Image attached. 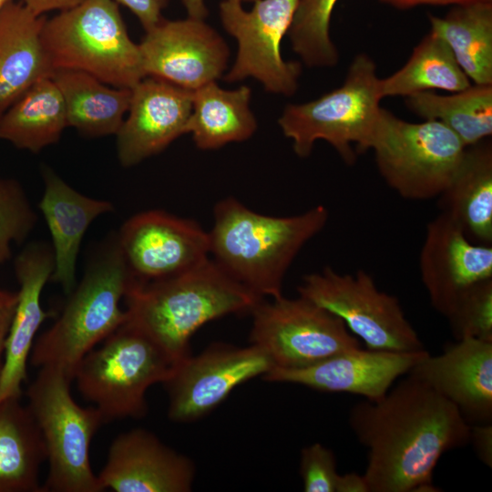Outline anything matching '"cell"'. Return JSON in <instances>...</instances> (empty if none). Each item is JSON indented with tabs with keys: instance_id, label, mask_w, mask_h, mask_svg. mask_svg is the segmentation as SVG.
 I'll return each mask as SVG.
<instances>
[{
	"instance_id": "9",
	"label": "cell",
	"mask_w": 492,
	"mask_h": 492,
	"mask_svg": "<svg viewBox=\"0 0 492 492\" xmlns=\"http://www.w3.org/2000/svg\"><path fill=\"white\" fill-rule=\"evenodd\" d=\"M465 149L443 123L407 122L383 108L371 145L381 177L410 200L439 197L455 176Z\"/></svg>"
},
{
	"instance_id": "20",
	"label": "cell",
	"mask_w": 492,
	"mask_h": 492,
	"mask_svg": "<svg viewBox=\"0 0 492 492\" xmlns=\"http://www.w3.org/2000/svg\"><path fill=\"white\" fill-rule=\"evenodd\" d=\"M406 374L449 401L469 425L492 423V342L456 340L441 354L427 353Z\"/></svg>"
},
{
	"instance_id": "6",
	"label": "cell",
	"mask_w": 492,
	"mask_h": 492,
	"mask_svg": "<svg viewBox=\"0 0 492 492\" xmlns=\"http://www.w3.org/2000/svg\"><path fill=\"white\" fill-rule=\"evenodd\" d=\"M382 98L374 60L358 54L341 87L310 102L287 105L278 123L300 158H307L323 139L353 165L356 152L371 149Z\"/></svg>"
},
{
	"instance_id": "10",
	"label": "cell",
	"mask_w": 492,
	"mask_h": 492,
	"mask_svg": "<svg viewBox=\"0 0 492 492\" xmlns=\"http://www.w3.org/2000/svg\"><path fill=\"white\" fill-rule=\"evenodd\" d=\"M299 296L339 317L367 349L415 352L425 349L396 297L380 291L364 270L343 274L331 267L304 275Z\"/></svg>"
},
{
	"instance_id": "21",
	"label": "cell",
	"mask_w": 492,
	"mask_h": 492,
	"mask_svg": "<svg viewBox=\"0 0 492 492\" xmlns=\"http://www.w3.org/2000/svg\"><path fill=\"white\" fill-rule=\"evenodd\" d=\"M14 267L19 284L18 302L0 370V403L21 396L36 334L53 314L41 305V293L54 271L52 246L43 241L26 245L15 257Z\"/></svg>"
},
{
	"instance_id": "13",
	"label": "cell",
	"mask_w": 492,
	"mask_h": 492,
	"mask_svg": "<svg viewBox=\"0 0 492 492\" xmlns=\"http://www.w3.org/2000/svg\"><path fill=\"white\" fill-rule=\"evenodd\" d=\"M272 368L267 355L253 344L237 347L215 343L196 356L177 362L162 383L169 395L170 420H198L222 403L231 391Z\"/></svg>"
},
{
	"instance_id": "19",
	"label": "cell",
	"mask_w": 492,
	"mask_h": 492,
	"mask_svg": "<svg viewBox=\"0 0 492 492\" xmlns=\"http://www.w3.org/2000/svg\"><path fill=\"white\" fill-rule=\"evenodd\" d=\"M195 465L162 443L154 434L134 428L112 442L97 476L103 490L115 492H189Z\"/></svg>"
},
{
	"instance_id": "33",
	"label": "cell",
	"mask_w": 492,
	"mask_h": 492,
	"mask_svg": "<svg viewBox=\"0 0 492 492\" xmlns=\"http://www.w3.org/2000/svg\"><path fill=\"white\" fill-rule=\"evenodd\" d=\"M37 220L21 183L0 177V265L10 260L13 244H22L28 238Z\"/></svg>"
},
{
	"instance_id": "28",
	"label": "cell",
	"mask_w": 492,
	"mask_h": 492,
	"mask_svg": "<svg viewBox=\"0 0 492 492\" xmlns=\"http://www.w3.org/2000/svg\"><path fill=\"white\" fill-rule=\"evenodd\" d=\"M67 128L62 95L51 78L38 79L0 119V139L32 153L57 143Z\"/></svg>"
},
{
	"instance_id": "22",
	"label": "cell",
	"mask_w": 492,
	"mask_h": 492,
	"mask_svg": "<svg viewBox=\"0 0 492 492\" xmlns=\"http://www.w3.org/2000/svg\"><path fill=\"white\" fill-rule=\"evenodd\" d=\"M44 192L38 203L49 230L54 254L51 281L69 294L76 286V268L81 242L91 223L113 212L114 204L76 190L46 165L42 166Z\"/></svg>"
},
{
	"instance_id": "15",
	"label": "cell",
	"mask_w": 492,
	"mask_h": 492,
	"mask_svg": "<svg viewBox=\"0 0 492 492\" xmlns=\"http://www.w3.org/2000/svg\"><path fill=\"white\" fill-rule=\"evenodd\" d=\"M138 46L146 77L190 91L216 81L228 64L227 44L200 19H162Z\"/></svg>"
},
{
	"instance_id": "43",
	"label": "cell",
	"mask_w": 492,
	"mask_h": 492,
	"mask_svg": "<svg viewBox=\"0 0 492 492\" xmlns=\"http://www.w3.org/2000/svg\"><path fill=\"white\" fill-rule=\"evenodd\" d=\"M11 1L13 0H0V12Z\"/></svg>"
},
{
	"instance_id": "8",
	"label": "cell",
	"mask_w": 492,
	"mask_h": 492,
	"mask_svg": "<svg viewBox=\"0 0 492 492\" xmlns=\"http://www.w3.org/2000/svg\"><path fill=\"white\" fill-rule=\"evenodd\" d=\"M26 392L30 410L44 440L49 470L43 492H101L89 462L92 438L102 424L96 406L82 407L70 392V378L62 369L46 365Z\"/></svg>"
},
{
	"instance_id": "4",
	"label": "cell",
	"mask_w": 492,
	"mask_h": 492,
	"mask_svg": "<svg viewBox=\"0 0 492 492\" xmlns=\"http://www.w3.org/2000/svg\"><path fill=\"white\" fill-rule=\"evenodd\" d=\"M132 279L115 232L92 254L60 316L35 340L30 364L58 367L74 380L82 358L126 322L120 301Z\"/></svg>"
},
{
	"instance_id": "3",
	"label": "cell",
	"mask_w": 492,
	"mask_h": 492,
	"mask_svg": "<svg viewBox=\"0 0 492 492\" xmlns=\"http://www.w3.org/2000/svg\"><path fill=\"white\" fill-rule=\"evenodd\" d=\"M209 231L210 255L233 280L261 298L282 296L286 272L329 219L317 205L301 214L258 213L229 197L216 203Z\"/></svg>"
},
{
	"instance_id": "17",
	"label": "cell",
	"mask_w": 492,
	"mask_h": 492,
	"mask_svg": "<svg viewBox=\"0 0 492 492\" xmlns=\"http://www.w3.org/2000/svg\"><path fill=\"white\" fill-rule=\"evenodd\" d=\"M428 352H392L361 347L345 351L301 369L272 368L268 382L301 384L317 391L346 393L376 401Z\"/></svg>"
},
{
	"instance_id": "36",
	"label": "cell",
	"mask_w": 492,
	"mask_h": 492,
	"mask_svg": "<svg viewBox=\"0 0 492 492\" xmlns=\"http://www.w3.org/2000/svg\"><path fill=\"white\" fill-rule=\"evenodd\" d=\"M128 7L139 20L145 31L158 25L163 18L161 12L169 0H113Z\"/></svg>"
},
{
	"instance_id": "12",
	"label": "cell",
	"mask_w": 492,
	"mask_h": 492,
	"mask_svg": "<svg viewBox=\"0 0 492 492\" xmlns=\"http://www.w3.org/2000/svg\"><path fill=\"white\" fill-rule=\"evenodd\" d=\"M299 1L257 0L250 11L239 2L220 3L222 26L238 42L235 62L225 76L227 81L251 77L269 92L290 96L296 91L302 67L299 62L283 60L281 43Z\"/></svg>"
},
{
	"instance_id": "26",
	"label": "cell",
	"mask_w": 492,
	"mask_h": 492,
	"mask_svg": "<svg viewBox=\"0 0 492 492\" xmlns=\"http://www.w3.org/2000/svg\"><path fill=\"white\" fill-rule=\"evenodd\" d=\"M46 460L41 432L20 397L0 403V492H43L38 475Z\"/></svg>"
},
{
	"instance_id": "41",
	"label": "cell",
	"mask_w": 492,
	"mask_h": 492,
	"mask_svg": "<svg viewBox=\"0 0 492 492\" xmlns=\"http://www.w3.org/2000/svg\"><path fill=\"white\" fill-rule=\"evenodd\" d=\"M382 2L397 8H410L421 5H462L477 1H492V0H381Z\"/></svg>"
},
{
	"instance_id": "44",
	"label": "cell",
	"mask_w": 492,
	"mask_h": 492,
	"mask_svg": "<svg viewBox=\"0 0 492 492\" xmlns=\"http://www.w3.org/2000/svg\"><path fill=\"white\" fill-rule=\"evenodd\" d=\"M228 1H233V2H239V3H241L242 1L255 2V1H257V0H228Z\"/></svg>"
},
{
	"instance_id": "40",
	"label": "cell",
	"mask_w": 492,
	"mask_h": 492,
	"mask_svg": "<svg viewBox=\"0 0 492 492\" xmlns=\"http://www.w3.org/2000/svg\"><path fill=\"white\" fill-rule=\"evenodd\" d=\"M335 492H369L364 475L354 472L339 475Z\"/></svg>"
},
{
	"instance_id": "25",
	"label": "cell",
	"mask_w": 492,
	"mask_h": 492,
	"mask_svg": "<svg viewBox=\"0 0 492 492\" xmlns=\"http://www.w3.org/2000/svg\"><path fill=\"white\" fill-rule=\"evenodd\" d=\"M50 77L64 99L67 127L90 138L117 135L129 108L131 88L110 87L77 70H53Z\"/></svg>"
},
{
	"instance_id": "1",
	"label": "cell",
	"mask_w": 492,
	"mask_h": 492,
	"mask_svg": "<svg viewBox=\"0 0 492 492\" xmlns=\"http://www.w3.org/2000/svg\"><path fill=\"white\" fill-rule=\"evenodd\" d=\"M376 401L355 404L348 424L367 450L369 492H433L434 469L447 451L469 443L470 425L457 408L406 374Z\"/></svg>"
},
{
	"instance_id": "7",
	"label": "cell",
	"mask_w": 492,
	"mask_h": 492,
	"mask_svg": "<svg viewBox=\"0 0 492 492\" xmlns=\"http://www.w3.org/2000/svg\"><path fill=\"white\" fill-rule=\"evenodd\" d=\"M176 364L151 338L126 320L82 358L74 380L82 396L100 411L105 423L141 418L148 411V389L164 383Z\"/></svg>"
},
{
	"instance_id": "34",
	"label": "cell",
	"mask_w": 492,
	"mask_h": 492,
	"mask_svg": "<svg viewBox=\"0 0 492 492\" xmlns=\"http://www.w3.org/2000/svg\"><path fill=\"white\" fill-rule=\"evenodd\" d=\"M446 319L456 340L477 338L492 342V279L469 290Z\"/></svg>"
},
{
	"instance_id": "14",
	"label": "cell",
	"mask_w": 492,
	"mask_h": 492,
	"mask_svg": "<svg viewBox=\"0 0 492 492\" xmlns=\"http://www.w3.org/2000/svg\"><path fill=\"white\" fill-rule=\"evenodd\" d=\"M116 237L128 270L140 282L171 277L210 258L209 231L162 210L131 216Z\"/></svg>"
},
{
	"instance_id": "37",
	"label": "cell",
	"mask_w": 492,
	"mask_h": 492,
	"mask_svg": "<svg viewBox=\"0 0 492 492\" xmlns=\"http://www.w3.org/2000/svg\"><path fill=\"white\" fill-rule=\"evenodd\" d=\"M477 458L487 466H492V424L470 425L469 443Z\"/></svg>"
},
{
	"instance_id": "39",
	"label": "cell",
	"mask_w": 492,
	"mask_h": 492,
	"mask_svg": "<svg viewBox=\"0 0 492 492\" xmlns=\"http://www.w3.org/2000/svg\"><path fill=\"white\" fill-rule=\"evenodd\" d=\"M84 0H19L34 15L42 16L53 10L63 11L72 8Z\"/></svg>"
},
{
	"instance_id": "2",
	"label": "cell",
	"mask_w": 492,
	"mask_h": 492,
	"mask_svg": "<svg viewBox=\"0 0 492 492\" xmlns=\"http://www.w3.org/2000/svg\"><path fill=\"white\" fill-rule=\"evenodd\" d=\"M262 299L211 258L165 279H132L124 296L127 321L176 362L190 354V339L205 323L229 314L251 313Z\"/></svg>"
},
{
	"instance_id": "24",
	"label": "cell",
	"mask_w": 492,
	"mask_h": 492,
	"mask_svg": "<svg viewBox=\"0 0 492 492\" xmlns=\"http://www.w3.org/2000/svg\"><path fill=\"white\" fill-rule=\"evenodd\" d=\"M440 212L476 244L492 245V144L466 147L459 167L439 195Z\"/></svg>"
},
{
	"instance_id": "23",
	"label": "cell",
	"mask_w": 492,
	"mask_h": 492,
	"mask_svg": "<svg viewBox=\"0 0 492 492\" xmlns=\"http://www.w3.org/2000/svg\"><path fill=\"white\" fill-rule=\"evenodd\" d=\"M45 17L20 2L0 12V119L38 79L52 68L41 43Z\"/></svg>"
},
{
	"instance_id": "45",
	"label": "cell",
	"mask_w": 492,
	"mask_h": 492,
	"mask_svg": "<svg viewBox=\"0 0 492 492\" xmlns=\"http://www.w3.org/2000/svg\"><path fill=\"white\" fill-rule=\"evenodd\" d=\"M2 366V365H1ZM1 366H0V370H1Z\"/></svg>"
},
{
	"instance_id": "30",
	"label": "cell",
	"mask_w": 492,
	"mask_h": 492,
	"mask_svg": "<svg viewBox=\"0 0 492 492\" xmlns=\"http://www.w3.org/2000/svg\"><path fill=\"white\" fill-rule=\"evenodd\" d=\"M406 97L413 113L425 120L443 123L465 147L492 135V85H470L449 96L423 91Z\"/></svg>"
},
{
	"instance_id": "32",
	"label": "cell",
	"mask_w": 492,
	"mask_h": 492,
	"mask_svg": "<svg viewBox=\"0 0 492 492\" xmlns=\"http://www.w3.org/2000/svg\"><path fill=\"white\" fill-rule=\"evenodd\" d=\"M338 0H300L288 35L292 49L309 67H333L339 59L330 37V20Z\"/></svg>"
},
{
	"instance_id": "31",
	"label": "cell",
	"mask_w": 492,
	"mask_h": 492,
	"mask_svg": "<svg viewBox=\"0 0 492 492\" xmlns=\"http://www.w3.org/2000/svg\"><path fill=\"white\" fill-rule=\"evenodd\" d=\"M469 86V78L448 45L431 31L415 47L404 67L390 77L380 79L383 97H408L431 89L456 93Z\"/></svg>"
},
{
	"instance_id": "5",
	"label": "cell",
	"mask_w": 492,
	"mask_h": 492,
	"mask_svg": "<svg viewBox=\"0 0 492 492\" xmlns=\"http://www.w3.org/2000/svg\"><path fill=\"white\" fill-rule=\"evenodd\" d=\"M41 43L52 71H82L127 88L146 77L139 46L129 37L113 0H84L46 18Z\"/></svg>"
},
{
	"instance_id": "42",
	"label": "cell",
	"mask_w": 492,
	"mask_h": 492,
	"mask_svg": "<svg viewBox=\"0 0 492 492\" xmlns=\"http://www.w3.org/2000/svg\"><path fill=\"white\" fill-rule=\"evenodd\" d=\"M189 17L204 20L208 15V8L204 0H180Z\"/></svg>"
},
{
	"instance_id": "11",
	"label": "cell",
	"mask_w": 492,
	"mask_h": 492,
	"mask_svg": "<svg viewBox=\"0 0 492 492\" xmlns=\"http://www.w3.org/2000/svg\"><path fill=\"white\" fill-rule=\"evenodd\" d=\"M251 314V344L267 355L272 368H305L361 347L339 317L302 296L262 299Z\"/></svg>"
},
{
	"instance_id": "18",
	"label": "cell",
	"mask_w": 492,
	"mask_h": 492,
	"mask_svg": "<svg viewBox=\"0 0 492 492\" xmlns=\"http://www.w3.org/2000/svg\"><path fill=\"white\" fill-rule=\"evenodd\" d=\"M131 100L117 133V155L122 167L135 166L163 151L187 133L193 91L153 77L131 88Z\"/></svg>"
},
{
	"instance_id": "27",
	"label": "cell",
	"mask_w": 492,
	"mask_h": 492,
	"mask_svg": "<svg viewBox=\"0 0 492 492\" xmlns=\"http://www.w3.org/2000/svg\"><path fill=\"white\" fill-rule=\"evenodd\" d=\"M250 100L251 89L246 86L226 90L214 81L199 87L192 94L187 133L200 149L248 139L257 128Z\"/></svg>"
},
{
	"instance_id": "29",
	"label": "cell",
	"mask_w": 492,
	"mask_h": 492,
	"mask_svg": "<svg viewBox=\"0 0 492 492\" xmlns=\"http://www.w3.org/2000/svg\"><path fill=\"white\" fill-rule=\"evenodd\" d=\"M429 21L430 31L445 40L467 77L492 85V1L456 5Z\"/></svg>"
},
{
	"instance_id": "38",
	"label": "cell",
	"mask_w": 492,
	"mask_h": 492,
	"mask_svg": "<svg viewBox=\"0 0 492 492\" xmlns=\"http://www.w3.org/2000/svg\"><path fill=\"white\" fill-rule=\"evenodd\" d=\"M18 302V292L0 288V366Z\"/></svg>"
},
{
	"instance_id": "35",
	"label": "cell",
	"mask_w": 492,
	"mask_h": 492,
	"mask_svg": "<svg viewBox=\"0 0 492 492\" xmlns=\"http://www.w3.org/2000/svg\"><path fill=\"white\" fill-rule=\"evenodd\" d=\"M300 475L305 492H335L340 474L334 453L320 443L303 447Z\"/></svg>"
},
{
	"instance_id": "16",
	"label": "cell",
	"mask_w": 492,
	"mask_h": 492,
	"mask_svg": "<svg viewBox=\"0 0 492 492\" xmlns=\"http://www.w3.org/2000/svg\"><path fill=\"white\" fill-rule=\"evenodd\" d=\"M419 271L431 305L446 318L469 290L492 279V245L473 243L440 212L426 225Z\"/></svg>"
}]
</instances>
